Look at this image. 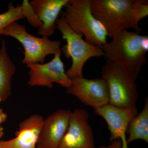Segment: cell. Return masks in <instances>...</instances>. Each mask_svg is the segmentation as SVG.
Wrapping results in <instances>:
<instances>
[{
	"label": "cell",
	"mask_w": 148,
	"mask_h": 148,
	"mask_svg": "<svg viewBox=\"0 0 148 148\" xmlns=\"http://www.w3.org/2000/svg\"><path fill=\"white\" fill-rule=\"evenodd\" d=\"M124 30L101 48L104 56L124 70L135 81L147 62L148 36Z\"/></svg>",
	"instance_id": "cell-1"
},
{
	"label": "cell",
	"mask_w": 148,
	"mask_h": 148,
	"mask_svg": "<svg viewBox=\"0 0 148 148\" xmlns=\"http://www.w3.org/2000/svg\"><path fill=\"white\" fill-rule=\"evenodd\" d=\"M90 2L91 0H69L60 14L74 32L84 36L86 42L101 49L108 42V35L92 14Z\"/></svg>",
	"instance_id": "cell-2"
},
{
	"label": "cell",
	"mask_w": 148,
	"mask_h": 148,
	"mask_svg": "<svg viewBox=\"0 0 148 148\" xmlns=\"http://www.w3.org/2000/svg\"><path fill=\"white\" fill-rule=\"evenodd\" d=\"M56 28L60 31L66 44L61 49V51L66 58H71V68L66 72L70 79L83 76V68L90 58L104 56L101 48L91 45L83 38V35L77 34L70 27L62 18L57 19Z\"/></svg>",
	"instance_id": "cell-3"
},
{
	"label": "cell",
	"mask_w": 148,
	"mask_h": 148,
	"mask_svg": "<svg viewBox=\"0 0 148 148\" xmlns=\"http://www.w3.org/2000/svg\"><path fill=\"white\" fill-rule=\"evenodd\" d=\"M102 78L108 88L111 106L119 108L136 107L138 97L136 81L121 68L107 60L102 69Z\"/></svg>",
	"instance_id": "cell-4"
},
{
	"label": "cell",
	"mask_w": 148,
	"mask_h": 148,
	"mask_svg": "<svg viewBox=\"0 0 148 148\" xmlns=\"http://www.w3.org/2000/svg\"><path fill=\"white\" fill-rule=\"evenodd\" d=\"M133 0H91L90 10L112 38L124 30L132 29Z\"/></svg>",
	"instance_id": "cell-5"
},
{
	"label": "cell",
	"mask_w": 148,
	"mask_h": 148,
	"mask_svg": "<svg viewBox=\"0 0 148 148\" xmlns=\"http://www.w3.org/2000/svg\"><path fill=\"white\" fill-rule=\"evenodd\" d=\"M2 35L14 38L23 46L24 51L22 63L24 64H43L48 55L61 54L62 52L60 40L33 36L27 32L24 25L16 21L9 24Z\"/></svg>",
	"instance_id": "cell-6"
},
{
	"label": "cell",
	"mask_w": 148,
	"mask_h": 148,
	"mask_svg": "<svg viewBox=\"0 0 148 148\" xmlns=\"http://www.w3.org/2000/svg\"><path fill=\"white\" fill-rule=\"evenodd\" d=\"M66 92L76 97L84 105L94 109L109 104L110 101L108 88L102 78L93 79L83 76L74 78L71 79Z\"/></svg>",
	"instance_id": "cell-7"
},
{
	"label": "cell",
	"mask_w": 148,
	"mask_h": 148,
	"mask_svg": "<svg viewBox=\"0 0 148 148\" xmlns=\"http://www.w3.org/2000/svg\"><path fill=\"white\" fill-rule=\"evenodd\" d=\"M61 55L56 54L51 61L45 64H27L29 69L28 84L32 86H45L51 88L55 83L66 88L69 87L71 79L66 74Z\"/></svg>",
	"instance_id": "cell-8"
},
{
	"label": "cell",
	"mask_w": 148,
	"mask_h": 148,
	"mask_svg": "<svg viewBox=\"0 0 148 148\" xmlns=\"http://www.w3.org/2000/svg\"><path fill=\"white\" fill-rule=\"evenodd\" d=\"M88 119L85 109H77L72 112L68 130L59 148H95Z\"/></svg>",
	"instance_id": "cell-9"
},
{
	"label": "cell",
	"mask_w": 148,
	"mask_h": 148,
	"mask_svg": "<svg viewBox=\"0 0 148 148\" xmlns=\"http://www.w3.org/2000/svg\"><path fill=\"white\" fill-rule=\"evenodd\" d=\"M95 112L106 121L110 132L111 142L118 140L121 141L122 148H128L127 142V130L131 120L137 115V107L122 109L110 104L95 108Z\"/></svg>",
	"instance_id": "cell-10"
},
{
	"label": "cell",
	"mask_w": 148,
	"mask_h": 148,
	"mask_svg": "<svg viewBox=\"0 0 148 148\" xmlns=\"http://www.w3.org/2000/svg\"><path fill=\"white\" fill-rule=\"evenodd\" d=\"M71 113L68 110H58L44 119L37 147L59 148L68 130Z\"/></svg>",
	"instance_id": "cell-11"
},
{
	"label": "cell",
	"mask_w": 148,
	"mask_h": 148,
	"mask_svg": "<svg viewBox=\"0 0 148 148\" xmlns=\"http://www.w3.org/2000/svg\"><path fill=\"white\" fill-rule=\"evenodd\" d=\"M44 121L42 116L32 115L19 124V129L15 133V138L0 141V144L4 148H38L37 141Z\"/></svg>",
	"instance_id": "cell-12"
},
{
	"label": "cell",
	"mask_w": 148,
	"mask_h": 148,
	"mask_svg": "<svg viewBox=\"0 0 148 148\" xmlns=\"http://www.w3.org/2000/svg\"><path fill=\"white\" fill-rule=\"evenodd\" d=\"M69 0H32L30 3L42 22L38 33L42 37L52 36L56 29L58 15Z\"/></svg>",
	"instance_id": "cell-13"
},
{
	"label": "cell",
	"mask_w": 148,
	"mask_h": 148,
	"mask_svg": "<svg viewBox=\"0 0 148 148\" xmlns=\"http://www.w3.org/2000/svg\"><path fill=\"white\" fill-rule=\"evenodd\" d=\"M16 66L7 50L5 40L3 39L0 48V103L6 101L12 94V79Z\"/></svg>",
	"instance_id": "cell-14"
},
{
	"label": "cell",
	"mask_w": 148,
	"mask_h": 148,
	"mask_svg": "<svg viewBox=\"0 0 148 148\" xmlns=\"http://www.w3.org/2000/svg\"><path fill=\"white\" fill-rule=\"evenodd\" d=\"M127 144L138 140L148 143V98H146L144 108L130 121L127 130Z\"/></svg>",
	"instance_id": "cell-15"
},
{
	"label": "cell",
	"mask_w": 148,
	"mask_h": 148,
	"mask_svg": "<svg viewBox=\"0 0 148 148\" xmlns=\"http://www.w3.org/2000/svg\"><path fill=\"white\" fill-rule=\"evenodd\" d=\"M8 9L0 14V37L9 24L24 18L21 5L14 6L12 2L8 5Z\"/></svg>",
	"instance_id": "cell-16"
},
{
	"label": "cell",
	"mask_w": 148,
	"mask_h": 148,
	"mask_svg": "<svg viewBox=\"0 0 148 148\" xmlns=\"http://www.w3.org/2000/svg\"><path fill=\"white\" fill-rule=\"evenodd\" d=\"M148 15L147 0H133L132 21L134 32L140 33L142 29L139 27L140 21Z\"/></svg>",
	"instance_id": "cell-17"
},
{
	"label": "cell",
	"mask_w": 148,
	"mask_h": 148,
	"mask_svg": "<svg viewBox=\"0 0 148 148\" xmlns=\"http://www.w3.org/2000/svg\"><path fill=\"white\" fill-rule=\"evenodd\" d=\"M21 5L24 18H27L29 24L38 29L41 28L42 22L37 16L29 0H23Z\"/></svg>",
	"instance_id": "cell-18"
},
{
	"label": "cell",
	"mask_w": 148,
	"mask_h": 148,
	"mask_svg": "<svg viewBox=\"0 0 148 148\" xmlns=\"http://www.w3.org/2000/svg\"><path fill=\"white\" fill-rule=\"evenodd\" d=\"M122 145L121 141L120 140H115L112 142L111 144L108 146H103L98 148H122Z\"/></svg>",
	"instance_id": "cell-19"
},
{
	"label": "cell",
	"mask_w": 148,
	"mask_h": 148,
	"mask_svg": "<svg viewBox=\"0 0 148 148\" xmlns=\"http://www.w3.org/2000/svg\"><path fill=\"white\" fill-rule=\"evenodd\" d=\"M8 115L7 114L3 112L2 109L0 108V125L1 124L6 121Z\"/></svg>",
	"instance_id": "cell-20"
},
{
	"label": "cell",
	"mask_w": 148,
	"mask_h": 148,
	"mask_svg": "<svg viewBox=\"0 0 148 148\" xmlns=\"http://www.w3.org/2000/svg\"><path fill=\"white\" fill-rule=\"evenodd\" d=\"M3 130V128L2 126L0 125V139L2 138V137L4 135Z\"/></svg>",
	"instance_id": "cell-21"
},
{
	"label": "cell",
	"mask_w": 148,
	"mask_h": 148,
	"mask_svg": "<svg viewBox=\"0 0 148 148\" xmlns=\"http://www.w3.org/2000/svg\"><path fill=\"white\" fill-rule=\"evenodd\" d=\"M0 148H4L2 146H1V144H0Z\"/></svg>",
	"instance_id": "cell-22"
},
{
	"label": "cell",
	"mask_w": 148,
	"mask_h": 148,
	"mask_svg": "<svg viewBox=\"0 0 148 148\" xmlns=\"http://www.w3.org/2000/svg\"><path fill=\"white\" fill-rule=\"evenodd\" d=\"M0 38H1V37H0Z\"/></svg>",
	"instance_id": "cell-23"
}]
</instances>
